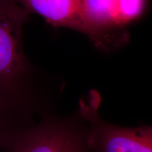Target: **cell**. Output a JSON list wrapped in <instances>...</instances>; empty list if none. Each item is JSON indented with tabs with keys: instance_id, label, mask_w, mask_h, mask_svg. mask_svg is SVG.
Returning <instances> with one entry per match:
<instances>
[{
	"instance_id": "6da1fadb",
	"label": "cell",
	"mask_w": 152,
	"mask_h": 152,
	"mask_svg": "<svg viewBox=\"0 0 152 152\" xmlns=\"http://www.w3.org/2000/svg\"><path fill=\"white\" fill-rule=\"evenodd\" d=\"M30 13L0 0V111L21 127L54 113L56 97L25 54L23 28Z\"/></svg>"
},
{
	"instance_id": "7a4b0ae2",
	"label": "cell",
	"mask_w": 152,
	"mask_h": 152,
	"mask_svg": "<svg viewBox=\"0 0 152 152\" xmlns=\"http://www.w3.org/2000/svg\"><path fill=\"white\" fill-rule=\"evenodd\" d=\"M7 152H91L88 125L78 109L64 116L50 114L19 129Z\"/></svg>"
},
{
	"instance_id": "3957f363",
	"label": "cell",
	"mask_w": 152,
	"mask_h": 152,
	"mask_svg": "<svg viewBox=\"0 0 152 152\" xmlns=\"http://www.w3.org/2000/svg\"><path fill=\"white\" fill-rule=\"evenodd\" d=\"M101 96L96 90L79 102L78 111L88 125L91 152H152L151 125L126 128L101 116Z\"/></svg>"
},
{
	"instance_id": "277c9868",
	"label": "cell",
	"mask_w": 152,
	"mask_h": 152,
	"mask_svg": "<svg viewBox=\"0 0 152 152\" xmlns=\"http://www.w3.org/2000/svg\"><path fill=\"white\" fill-rule=\"evenodd\" d=\"M30 14L36 13L56 27L71 28L85 34L96 48L111 52L122 44L96 29L86 15L87 0H10Z\"/></svg>"
},
{
	"instance_id": "5b68a950",
	"label": "cell",
	"mask_w": 152,
	"mask_h": 152,
	"mask_svg": "<svg viewBox=\"0 0 152 152\" xmlns=\"http://www.w3.org/2000/svg\"><path fill=\"white\" fill-rule=\"evenodd\" d=\"M146 0H87L86 15L96 29L123 45L130 39L128 25L143 14Z\"/></svg>"
},
{
	"instance_id": "8992f818",
	"label": "cell",
	"mask_w": 152,
	"mask_h": 152,
	"mask_svg": "<svg viewBox=\"0 0 152 152\" xmlns=\"http://www.w3.org/2000/svg\"><path fill=\"white\" fill-rule=\"evenodd\" d=\"M21 128L11 117L0 111V152L10 149L16 132Z\"/></svg>"
},
{
	"instance_id": "52a82bcc",
	"label": "cell",
	"mask_w": 152,
	"mask_h": 152,
	"mask_svg": "<svg viewBox=\"0 0 152 152\" xmlns=\"http://www.w3.org/2000/svg\"><path fill=\"white\" fill-rule=\"evenodd\" d=\"M4 152H7V151H4Z\"/></svg>"
}]
</instances>
